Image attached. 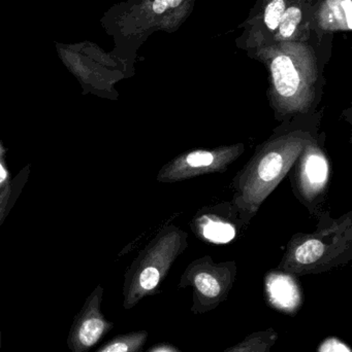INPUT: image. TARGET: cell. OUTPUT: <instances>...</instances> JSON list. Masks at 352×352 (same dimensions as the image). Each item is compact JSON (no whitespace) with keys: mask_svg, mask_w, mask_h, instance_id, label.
I'll use <instances>...</instances> for the list:
<instances>
[{"mask_svg":"<svg viewBox=\"0 0 352 352\" xmlns=\"http://www.w3.org/2000/svg\"><path fill=\"white\" fill-rule=\"evenodd\" d=\"M152 352H169V351H165V349H157V351H153Z\"/></svg>","mask_w":352,"mask_h":352,"instance_id":"cell-18","label":"cell"},{"mask_svg":"<svg viewBox=\"0 0 352 352\" xmlns=\"http://www.w3.org/2000/svg\"><path fill=\"white\" fill-rule=\"evenodd\" d=\"M268 292L271 303L283 314H295L301 304V296L291 279L277 277L269 281Z\"/></svg>","mask_w":352,"mask_h":352,"instance_id":"cell-2","label":"cell"},{"mask_svg":"<svg viewBox=\"0 0 352 352\" xmlns=\"http://www.w3.org/2000/svg\"><path fill=\"white\" fill-rule=\"evenodd\" d=\"M301 20L302 12L300 8L293 6V8H289L284 10V14H283L280 23H279L281 35L283 37L291 36Z\"/></svg>","mask_w":352,"mask_h":352,"instance_id":"cell-11","label":"cell"},{"mask_svg":"<svg viewBox=\"0 0 352 352\" xmlns=\"http://www.w3.org/2000/svg\"><path fill=\"white\" fill-rule=\"evenodd\" d=\"M203 231L205 237L216 243H227L235 237V229L231 225L218 221H209Z\"/></svg>","mask_w":352,"mask_h":352,"instance_id":"cell-8","label":"cell"},{"mask_svg":"<svg viewBox=\"0 0 352 352\" xmlns=\"http://www.w3.org/2000/svg\"><path fill=\"white\" fill-rule=\"evenodd\" d=\"M30 175V166L27 165L14 178L0 186V228L10 214L14 205L18 201L23 188L26 186Z\"/></svg>","mask_w":352,"mask_h":352,"instance_id":"cell-4","label":"cell"},{"mask_svg":"<svg viewBox=\"0 0 352 352\" xmlns=\"http://www.w3.org/2000/svg\"><path fill=\"white\" fill-rule=\"evenodd\" d=\"M103 295V287L97 285L74 316L68 337L70 352H89L113 329L101 309Z\"/></svg>","mask_w":352,"mask_h":352,"instance_id":"cell-1","label":"cell"},{"mask_svg":"<svg viewBox=\"0 0 352 352\" xmlns=\"http://www.w3.org/2000/svg\"><path fill=\"white\" fill-rule=\"evenodd\" d=\"M282 165V157L278 153H270L260 162L258 175L265 182H270L279 175Z\"/></svg>","mask_w":352,"mask_h":352,"instance_id":"cell-9","label":"cell"},{"mask_svg":"<svg viewBox=\"0 0 352 352\" xmlns=\"http://www.w3.org/2000/svg\"><path fill=\"white\" fill-rule=\"evenodd\" d=\"M343 10H344L345 14H346L347 26L349 29L352 28V2L351 0H344L342 2Z\"/></svg>","mask_w":352,"mask_h":352,"instance_id":"cell-17","label":"cell"},{"mask_svg":"<svg viewBox=\"0 0 352 352\" xmlns=\"http://www.w3.org/2000/svg\"><path fill=\"white\" fill-rule=\"evenodd\" d=\"M306 173L310 182L322 184L327 179L328 175L326 160L318 155H312L306 163Z\"/></svg>","mask_w":352,"mask_h":352,"instance_id":"cell-10","label":"cell"},{"mask_svg":"<svg viewBox=\"0 0 352 352\" xmlns=\"http://www.w3.org/2000/svg\"><path fill=\"white\" fill-rule=\"evenodd\" d=\"M4 155H6V150L2 146V142H0V186L10 179V173L6 169V162H4Z\"/></svg>","mask_w":352,"mask_h":352,"instance_id":"cell-16","label":"cell"},{"mask_svg":"<svg viewBox=\"0 0 352 352\" xmlns=\"http://www.w3.org/2000/svg\"><path fill=\"white\" fill-rule=\"evenodd\" d=\"M181 2L182 0H155L152 8L156 14H163L167 8H177Z\"/></svg>","mask_w":352,"mask_h":352,"instance_id":"cell-15","label":"cell"},{"mask_svg":"<svg viewBox=\"0 0 352 352\" xmlns=\"http://www.w3.org/2000/svg\"><path fill=\"white\" fill-rule=\"evenodd\" d=\"M277 340L278 333L273 329H267L248 335L243 340L222 352H271Z\"/></svg>","mask_w":352,"mask_h":352,"instance_id":"cell-5","label":"cell"},{"mask_svg":"<svg viewBox=\"0 0 352 352\" xmlns=\"http://www.w3.org/2000/svg\"><path fill=\"white\" fill-rule=\"evenodd\" d=\"M284 10L285 3L283 0H273L268 4L265 12V22L269 29L275 30L279 26Z\"/></svg>","mask_w":352,"mask_h":352,"instance_id":"cell-12","label":"cell"},{"mask_svg":"<svg viewBox=\"0 0 352 352\" xmlns=\"http://www.w3.org/2000/svg\"><path fill=\"white\" fill-rule=\"evenodd\" d=\"M214 157L208 152H194L188 155L186 162L190 167H207L212 164Z\"/></svg>","mask_w":352,"mask_h":352,"instance_id":"cell-13","label":"cell"},{"mask_svg":"<svg viewBox=\"0 0 352 352\" xmlns=\"http://www.w3.org/2000/svg\"><path fill=\"white\" fill-rule=\"evenodd\" d=\"M272 74L279 94L289 97L297 93L300 78L291 58L287 56L277 57L272 63Z\"/></svg>","mask_w":352,"mask_h":352,"instance_id":"cell-3","label":"cell"},{"mask_svg":"<svg viewBox=\"0 0 352 352\" xmlns=\"http://www.w3.org/2000/svg\"><path fill=\"white\" fill-rule=\"evenodd\" d=\"M318 352H351V351L338 339L329 338L320 344Z\"/></svg>","mask_w":352,"mask_h":352,"instance_id":"cell-14","label":"cell"},{"mask_svg":"<svg viewBox=\"0 0 352 352\" xmlns=\"http://www.w3.org/2000/svg\"><path fill=\"white\" fill-rule=\"evenodd\" d=\"M147 340L148 332L146 331L119 335L96 352H144Z\"/></svg>","mask_w":352,"mask_h":352,"instance_id":"cell-6","label":"cell"},{"mask_svg":"<svg viewBox=\"0 0 352 352\" xmlns=\"http://www.w3.org/2000/svg\"><path fill=\"white\" fill-rule=\"evenodd\" d=\"M324 252V246L318 240H309L297 248L295 258L302 265H311L318 262Z\"/></svg>","mask_w":352,"mask_h":352,"instance_id":"cell-7","label":"cell"}]
</instances>
